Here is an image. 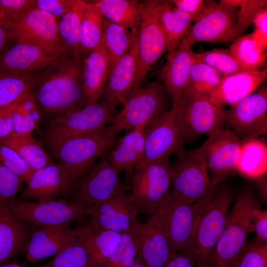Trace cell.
<instances>
[{
    "label": "cell",
    "mask_w": 267,
    "mask_h": 267,
    "mask_svg": "<svg viewBox=\"0 0 267 267\" xmlns=\"http://www.w3.org/2000/svg\"><path fill=\"white\" fill-rule=\"evenodd\" d=\"M238 8L210 0L180 43L192 48L199 42L227 43L241 36L238 31Z\"/></svg>",
    "instance_id": "obj_11"
},
{
    "label": "cell",
    "mask_w": 267,
    "mask_h": 267,
    "mask_svg": "<svg viewBox=\"0 0 267 267\" xmlns=\"http://www.w3.org/2000/svg\"><path fill=\"white\" fill-rule=\"evenodd\" d=\"M267 76L266 69L223 76L219 85L208 96L217 105H232L253 93Z\"/></svg>",
    "instance_id": "obj_25"
},
{
    "label": "cell",
    "mask_w": 267,
    "mask_h": 267,
    "mask_svg": "<svg viewBox=\"0 0 267 267\" xmlns=\"http://www.w3.org/2000/svg\"><path fill=\"white\" fill-rule=\"evenodd\" d=\"M0 202L16 219L37 227L70 224L86 217L84 207L62 199L29 201L14 198Z\"/></svg>",
    "instance_id": "obj_9"
},
{
    "label": "cell",
    "mask_w": 267,
    "mask_h": 267,
    "mask_svg": "<svg viewBox=\"0 0 267 267\" xmlns=\"http://www.w3.org/2000/svg\"><path fill=\"white\" fill-rule=\"evenodd\" d=\"M115 110L104 101L53 118L44 120L38 131L42 142L93 132L112 122Z\"/></svg>",
    "instance_id": "obj_8"
},
{
    "label": "cell",
    "mask_w": 267,
    "mask_h": 267,
    "mask_svg": "<svg viewBox=\"0 0 267 267\" xmlns=\"http://www.w3.org/2000/svg\"><path fill=\"white\" fill-rule=\"evenodd\" d=\"M177 109L188 142L200 135H209L226 123L227 110L206 95L188 96Z\"/></svg>",
    "instance_id": "obj_17"
},
{
    "label": "cell",
    "mask_w": 267,
    "mask_h": 267,
    "mask_svg": "<svg viewBox=\"0 0 267 267\" xmlns=\"http://www.w3.org/2000/svg\"><path fill=\"white\" fill-rule=\"evenodd\" d=\"M33 84L32 74L0 70V108L17 101Z\"/></svg>",
    "instance_id": "obj_41"
},
{
    "label": "cell",
    "mask_w": 267,
    "mask_h": 267,
    "mask_svg": "<svg viewBox=\"0 0 267 267\" xmlns=\"http://www.w3.org/2000/svg\"><path fill=\"white\" fill-rule=\"evenodd\" d=\"M226 125L241 141L267 134V89L263 86L227 110Z\"/></svg>",
    "instance_id": "obj_15"
},
{
    "label": "cell",
    "mask_w": 267,
    "mask_h": 267,
    "mask_svg": "<svg viewBox=\"0 0 267 267\" xmlns=\"http://www.w3.org/2000/svg\"><path fill=\"white\" fill-rule=\"evenodd\" d=\"M166 51L167 41L163 27L158 18L145 6L137 34L135 90L141 87L147 73Z\"/></svg>",
    "instance_id": "obj_19"
},
{
    "label": "cell",
    "mask_w": 267,
    "mask_h": 267,
    "mask_svg": "<svg viewBox=\"0 0 267 267\" xmlns=\"http://www.w3.org/2000/svg\"><path fill=\"white\" fill-rule=\"evenodd\" d=\"M85 212L89 219L87 224L90 228L121 233L127 231L137 221L138 214L127 191L103 202L85 207Z\"/></svg>",
    "instance_id": "obj_20"
},
{
    "label": "cell",
    "mask_w": 267,
    "mask_h": 267,
    "mask_svg": "<svg viewBox=\"0 0 267 267\" xmlns=\"http://www.w3.org/2000/svg\"><path fill=\"white\" fill-rule=\"evenodd\" d=\"M214 190L193 203L176 200L170 194L166 214L165 227L172 252L187 250L198 219L210 201Z\"/></svg>",
    "instance_id": "obj_18"
},
{
    "label": "cell",
    "mask_w": 267,
    "mask_h": 267,
    "mask_svg": "<svg viewBox=\"0 0 267 267\" xmlns=\"http://www.w3.org/2000/svg\"><path fill=\"white\" fill-rule=\"evenodd\" d=\"M103 17L98 9L87 0L80 28V43L83 61L102 42Z\"/></svg>",
    "instance_id": "obj_35"
},
{
    "label": "cell",
    "mask_w": 267,
    "mask_h": 267,
    "mask_svg": "<svg viewBox=\"0 0 267 267\" xmlns=\"http://www.w3.org/2000/svg\"><path fill=\"white\" fill-rule=\"evenodd\" d=\"M207 136L199 148L211 174V180L218 185L230 173L236 171L241 141L232 131L224 128Z\"/></svg>",
    "instance_id": "obj_16"
},
{
    "label": "cell",
    "mask_w": 267,
    "mask_h": 267,
    "mask_svg": "<svg viewBox=\"0 0 267 267\" xmlns=\"http://www.w3.org/2000/svg\"><path fill=\"white\" fill-rule=\"evenodd\" d=\"M110 69L109 57L102 42L84 61L83 87L87 105L94 104L101 98Z\"/></svg>",
    "instance_id": "obj_30"
},
{
    "label": "cell",
    "mask_w": 267,
    "mask_h": 267,
    "mask_svg": "<svg viewBox=\"0 0 267 267\" xmlns=\"http://www.w3.org/2000/svg\"><path fill=\"white\" fill-rule=\"evenodd\" d=\"M17 42L34 45L53 53L69 52L60 37L57 21L45 11L34 7L21 19L0 21Z\"/></svg>",
    "instance_id": "obj_13"
},
{
    "label": "cell",
    "mask_w": 267,
    "mask_h": 267,
    "mask_svg": "<svg viewBox=\"0 0 267 267\" xmlns=\"http://www.w3.org/2000/svg\"><path fill=\"white\" fill-rule=\"evenodd\" d=\"M252 232L256 234V239L261 242L267 241V211L260 206L253 212L251 220Z\"/></svg>",
    "instance_id": "obj_51"
},
{
    "label": "cell",
    "mask_w": 267,
    "mask_h": 267,
    "mask_svg": "<svg viewBox=\"0 0 267 267\" xmlns=\"http://www.w3.org/2000/svg\"><path fill=\"white\" fill-rule=\"evenodd\" d=\"M34 7L35 0H0V21H17Z\"/></svg>",
    "instance_id": "obj_47"
},
{
    "label": "cell",
    "mask_w": 267,
    "mask_h": 267,
    "mask_svg": "<svg viewBox=\"0 0 267 267\" xmlns=\"http://www.w3.org/2000/svg\"><path fill=\"white\" fill-rule=\"evenodd\" d=\"M266 0H241L238 8V31L241 35L253 23L257 14L267 8Z\"/></svg>",
    "instance_id": "obj_49"
},
{
    "label": "cell",
    "mask_w": 267,
    "mask_h": 267,
    "mask_svg": "<svg viewBox=\"0 0 267 267\" xmlns=\"http://www.w3.org/2000/svg\"><path fill=\"white\" fill-rule=\"evenodd\" d=\"M143 131L144 148L141 162L176 155L188 142L177 109L171 108L146 125Z\"/></svg>",
    "instance_id": "obj_12"
},
{
    "label": "cell",
    "mask_w": 267,
    "mask_h": 267,
    "mask_svg": "<svg viewBox=\"0 0 267 267\" xmlns=\"http://www.w3.org/2000/svg\"><path fill=\"white\" fill-rule=\"evenodd\" d=\"M70 54L69 52L53 53L34 45L17 42L0 54V70L33 74Z\"/></svg>",
    "instance_id": "obj_24"
},
{
    "label": "cell",
    "mask_w": 267,
    "mask_h": 267,
    "mask_svg": "<svg viewBox=\"0 0 267 267\" xmlns=\"http://www.w3.org/2000/svg\"><path fill=\"white\" fill-rule=\"evenodd\" d=\"M24 182L0 162V201L15 198L24 188Z\"/></svg>",
    "instance_id": "obj_48"
},
{
    "label": "cell",
    "mask_w": 267,
    "mask_h": 267,
    "mask_svg": "<svg viewBox=\"0 0 267 267\" xmlns=\"http://www.w3.org/2000/svg\"><path fill=\"white\" fill-rule=\"evenodd\" d=\"M117 139L107 126L86 134L44 141L43 144L56 163L67 169L76 184Z\"/></svg>",
    "instance_id": "obj_2"
},
{
    "label": "cell",
    "mask_w": 267,
    "mask_h": 267,
    "mask_svg": "<svg viewBox=\"0 0 267 267\" xmlns=\"http://www.w3.org/2000/svg\"><path fill=\"white\" fill-rule=\"evenodd\" d=\"M137 69V35L129 51L116 62L110 71L101 101L115 110L118 104H122L135 90Z\"/></svg>",
    "instance_id": "obj_23"
},
{
    "label": "cell",
    "mask_w": 267,
    "mask_h": 267,
    "mask_svg": "<svg viewBox=\"0 0 267 267\" xmlns=\"http://www.w3.org/2000/svg\"><path fill=\"white\" fill-rule=\"evenodd\" d=\"M158 18L166 34L168 55L177 49L196 17L175 7L169 0L142 1Z\"/></svg>",
    "instance_id": "obj_26"
},
{
    "label": "cell",
    "mask_w": 267,
    "mask_h": 267,
    "mask_svg": "<svg viewBox=\"0 0 267 267\" xmlns=\"http://www.w3.org/2000/svg\"><path fill=\"white\" fill-rule=\"evenodd\" d=\"M121 172L103 156L76 183L72 202L84 207L108 200L129 187L120 179Z\"/></svg>",
    "instance_id": "obj_14"
},
{
    "label": "cell",
    "mask_w": 267,
    "mask_h": 267,
    "mask_svg": "<svg viewBox=\"0 0 267 267\" xmlns=\"http://www.w3.org/2000/svg\"><path fill=\"white\" fill-rule=\"evenodd\" d=\"M87 1L75 0L70 9L58 22L60 37L68 51L74 59L83 61L80 43V28Z\"/></svg>",
    "instance_id": "obj_37"
},
{
    "label": "cell",
    "mask_w": 267,
    "mask_h": 267,
    "mask_svg": "<svg viewBox=\"0 0 267 267\" xmlns=\"http://www.w3.org/2000/svg\"><path fill=\"white\" fill-rule=\"evenodd\" d=\"M169 1L178 9L195 16L197 19L205 11L210 0H171Z\"/></svg>",
    "instance_id": "obj_52"
},
{
    "label": "cell",
    "mask_w": 267,
    "mask_h": 267,
    "mask_svg": "<svg viewBox=\"0 0 267 267\" xmlns=\"http://www.w3.org/2000/svg\"><path fill=\"white\" fill-rule=\"evenodd\" d=\"M0 144L15 150L34 171L55 162L43 143L31 134H11L0 139Z\"/></svg>",
    "instance_id": "obj_33"
},
{
    "label": "cell",
    "mask_w": 267,
    "mask_h": 267,
    "mask_svg": "<svg viewBox=\"0 0 267 267\" xmlns=\"http://www.w3.org/2000/svg\"><path fill=\"white\" fill-rule=\"evenodd\" d=\"M75 0H35V7L53 17L58 22L70 9Z\"/></svg>",
    "instance_id": "obj_50"
},
{
    "label": "cell",
    "mask_w": 267,
    "mask_h": 267,
    "mask_svg": "<svg viewBox=\"0 0 267 267\" xmlns=\"http://www.w3.org/2000/svg\"><path fill=\"white\" fill-rule=\"evenodd\" d=\"M170 193L145 222H134L128 229L137 258L147 267H164L173 252L168 239L165 217Z\"/></svg>",
    "instance_id": "obj_10"
},
{
    "label": "cell",
    "mask_w": 267,
    "mask_h": 267,
    "mask_svg": "<svg viewBox=\"0 0 267 267\" xmlns=\"http://www.w3.org/2000/svg\"><path fill=\"white\" fill-rule=\"evenodd\" d=\"M69 225L38 228L31 235L25 249L28 261L37 262L61 251L77 232V228L73 229Z\"/></svg>",
    "instance_id": "obj_28"
},
{
    "label": "cell",
    "mask_w": 267,
    "mask_h": 267,
    "mask_svg": "<svg viewBox=\"0 0 267 267\" xmlns=\"http://www.w3.org/2000/svg\"><path fill=\"white\" fill-rule=\"evenodd\" d=\"M27 267H29V266H27Z\"/></svg>",
    "instance_id": "obj_61"
},
{
    "label": "cell",
    "mask_w": 267,
    "mask_h": 267,
    "mask_svg": "<svg viewBox=\"0 0 267 267\" xmlns=\"http://www.w3.org/2000/svg\"><path fill=\"white\" fill-rule=\"evenodd\" d=\"M232 202V193L218 185L196 224L191 243L185 252L195 264H207L224 230Z\"/></svg>",
    "instance_id": "obj_3"
},
{
    "label": "cell",
    "mask_w": 267,
    "mask_h": 267,
    "mask_svg": "<svg viewBox=\"0 0 267 267\" xmlns=\"http://www.w3.org/2000/svg\"><path fill=\"white\" fill-rule=\"evenodd\" d=\"M129 184L130 199L138 213L153 215L171 192L170 157L139 162L133 170Z\"/></svg>",
    "instance_id": "obj_6"
},
{
    "label": "cell",
    "mask_w": 267,
    "mask_h": 267,
    "mask_svg": "<svg viewBox=\"0 0 267 267\" xmlns=\"http://www.w3.org/2000/svg\"><path fill=\"white\" fill-rule=\"evenodd\" d=\"M229 50L242 66L251 70L261 69L267 58L266 46L255 33L238 37L232 42Z\"/></svg>",
    "instance_id": "obj_39"
},
{
    "label": "cell",
    "mask_w": 267,
    "mask_h": 267,
    "mask_svg": "<svg viewBox=\"0 0 267 267\" xmlns=\"http://www.w3.org/2000/svg\"><path fill=\"white\" fill-rule=\"evenodd\" d=\"M260 205L253 193L244 190L229 211L223 233L207 264L230 267L245 247L252 232L253 211Z\"/></svg>",
    "instance_id": "obj_5"
},
{
    "label": "cell",
    "mask_w": 267,
    "mask_h": 267,
    "mask_svg": "<svg viewBox=\"0 0 267 267\" xmlns=\"http://www.w3.org/2000/svg\"><path fill=\"white\" fill-rule=\"evenodd\" d=\"M192 258L186 252H172L164 267H194Z\"/></svg>",
    "instance_id": "obj_54"
},
{
    "label": "cell",
    "mask_w": 267,
    "mask_h": 267,
    "mask_svg": "<svg viewBox=\"0 0 267 267\" xmlns=\"http://www.w3.org/2000/svg\"><path fill=\"white\" fill-rule=\"evenodd\" d=\"M194 62L205 63L223 76L252 71L242 66L234 57L229 49L215 48L195 53Z\"/></svg>",
    "instance_id": "obj_43"
},
{
    "label": "cell",
    "mask_w": 267,
    "mask_h": 267,
    "mask_svg": "<svg viewBox=\"0 0 267 267\" xmlns=\"http://www.w3.org/2000/svg\"><path fill=\"white\" fill-rule=\"evenodd\" d=\"M170 98L162 82L155 80L131 93L115 114L108 131L117 136L121 132L145 127L168 111Z\"/></svg>",
    "instance_id": "obj_4"
},
{
    "label": "cell",
    "mask_w": 267,
    "mask_h": 267,
    "mask_svg": "<svg viewBox=\"0 0 267 267\" xmlns=\"http://www.w3.org/2000/svg\"><path fill=\"white\" fill-rule=\"evenodd\" d=\"M38 228L16 219L0 202V266L25 251L31 235Z\"/></svg>",
    "instance_id": "obj_27"
},
{
    "label": "cell",
    "mask_w": 267,
    "mask_h": 267,
    "mask_svg": "<svg viewBox=\"0 0 267 267\" xmlns=\"http://www.w3.org/2000/svg\"><path fill=\"white\" fill-rule=\"evenodd\" d=\"M77 229L76 235L49 262L34 267H95Z\"/></svg>",
    "instance_id": "obj_40"
},
{
    "label": "cell",
    "mask_w": 267,
    "mask_h": 267,
    "mask_svg": "<svg viewBox=\"0 0 267 267\" xmlns=\"http://www.w3.org/2000/svg\"><path fill=\"white\" fill-rule=\"evenodd\" d=\"M223 77L222 73L213 67L203 63L194 62L189 72L187 97L193 94L209 96L219 85Z\"/></svg>",
    "instance_id": "obj_42"
},
{
    "label": "cell",
    "mask_w": 267,
    "mask_h": 267,
    "mask_svg": "<svg viewBox=\"0 0 267 267\" xmlns=\"http://www.w3.org/2000/svg\"><path fill=\"white\" fill-rule=\"evenodd\" d=\"M77 228L95 267H103L120 242L122 233L110 230L94 229L87 223Z\"/></svg>",
    "instance_id": "obj_32"
},
{
    "label": "cell",
    "mask_w": 267,
    "mask_h": 267,
    "mask_svg": "<svg viewBox=\"0 0 267 267\" xmlns=\"http://www.w3.org/2000/svg\"><path fill=\"white\" fill-rule=\"evenodd\" d=\"M44 119L41 107L28 91L16 102L12 112V134H32L40 129Z\"/></svg>",
    "instance_id": "obj_36"
},
{
    "label": "cell",
    "mask_w": 267,
    "mask_h": 267,
    "mask_svg": "<svg viewBox=\"0 0 267 267\" xmlns=\"http://www.w3.org/2000/svg\"><path fill=\"white\" fill-rule=\"evenodd\" d=\"M144 127L127 131L104 156L118 170L124 171L129 183L133 170L141 160L144 148Z\"/></svg>",
    "instance_id": "obj_29"
},
{
    "label": "cell",
    "mask_w": 267,
    "mask_h": 267,
    "mask_svg": "<svg viewBox=\"0 0 267 267\" xmlns=\"http://www.w3.org/2000/svg\"><path fill=\"white\" fill-rule=\"evenodd\" d=\"M192 48L179 44L168 55L160 72V79L171 100L172 108L177 109L187 97L190 70L194 62Z\"/></svg>",
    "instance_id": "obj_22"
},
{
    "label": "cell",
    "mask_w": 267,
    "mask_h": 267,
    "mask_svg": "<svg viewBox=\"0 0 267 267\" xmlns=\"http://www.w3.org/2000/svg\"><path fill=\"white\" fill-rule=\"evenodd\" d=\"M27 266L23 264L15 262L6 263L0 266V267H27Z\"/></svg>",
    "instance_id": "obj_58"
},
{
    "label": "cell",
    "mask_w": 267,
    "mask_h": 267,
    "mask_svg": "<svg viewBox=\"0 0 267 267\" xmlns=\"http://www.w3.org/2000/svg\"><path fill=\"white\" fill-rule=\"evenodd\" d=\"M201 267H216V266H212V265H210L206 264V265H205L204 266H203Z\"/></svg>",
    "instance_id": "obj_60"
},
{
    "label": "cell",
    "mask_w": 267,
    "mask_h": 267,
    "mask_svg": "<svg viewBox=\"0 0 267 267\" xmlns=\"http://www.w3.org/2000/svg\"><path fill=\"white\" fill-rule=\"evenodd\" d=\"M16 102L0 108V139L6 137L12 134L11 113Z\"/></svg>",
    "instance_id": "obj_53"
},
{
    "label": "cell",
    "mask_w": 267,
    "mask_h": 267,
    "mask_svg": "<svg viewBox=\"0 0 267 267\" xmlns=\"http://www.w3.org/2000/svg\"><path fill=\"white\" fill-rule=\"evenodd\" d=\"M83 63L70 54L33 74L34 84L29 92L41 107L44 120L87 105L83 87Z\"/></svg>",
    "instance_id": "obj_1"
},
{
    "label": "cell",
    "mask_w": 267,
    "mask_h": 267,
    "mask_svg": "<svg viewBox=\"0 0 267 267\" xmlns=\"http://www.w3.org/2000/svg\"><path fill=\"white\" fill-rule=\"evenodd\" d=\"M171 163V197L193 203L212 192L217 186L211 180L200 149H184L175 155Z\"/></svg>",
    "instance_id": "obj_7"
},
{
    "label": "cell",
    "mask_w": 267,
    "mask_h": 267,
    "mask_svg": "<svg viewBox=\"0 0 267 267\" xmlns=\"http://www.w3.org/2000/svg\"><path fill=\"white\" fill-rule=\"evenodd\" d=\"M235 171L249 178L264 177L267 172V144L258 138L241 141Z\"/></svg>",
    "instance_id": "obj_34"
},
{
    "label": "cell",
    "mask_w": 267,
    "mask_h": 267,
    "mask_svg": "<svg viewBox=\"0 0 267 267\" xmlns=\"http://www.w3.org/2000/svg\"><path fill=\"white\" fill-rule=\"evenodd\" d=\"M10 40H14L11 32L6 28L0 24V52L7 42Z\"/></svg>",
    "instance_id": "obj_56"
},
{
    "label": "cell",
    "mask_w": 267,
    "mask_h": 267,
    "mask_svg": "<svg viewBox=\"0 0 267 267\" xmlns=\"http://www.w3.org/2000/svg\"><path fill=\"white\" fill-rule=\"evenodd\" d=\"M21 192V200L56 199L72 193L75 184L63 166L54 162L35 171Z\"/></svg>",
    "instance_id": "obj_21"
},
{
    "label": "cell",
    "mask_w": 267,
    "mask_h": 267,
    "mask_svg": "<svg viewBox=\"0 0 267 267\" xmlns=\"http://www.w3.org/2000/svg\"><path fill=\"white\" fill-rule=\"evenodd\" d=\"M267 8L261 10L256 15L254 20L257 31L267 39Z\"/></svg>",
    "instance_id": "obj_55"
},
{
    "label": "cell",
    "mask_w": 267,
    "mask_h": 267,
    "mask_svg": "<svg viewBox=\"0 0 267 267\" xmlns=\"http://www.w3.org/2000/svg\"><path fill=\"white\" fill-rule=\"evenodd\" d=\"M0 162L27 183L35 171L13 149L0 144Z\"/></svg>",
    "instance_id": "obj_46"
},
{
    "label": "cell",
    "mask_w": 267,
    "mask_h": 267,
    "mask_svg": "<svg viewBox=\"0 0 267 267\" xmlns=\"http://www.w3.org/2000/svg\"><path fill=\"white\" fill-rule=\"evenodd\" d=\"M230 267H267V243L256 239L247 243Z\"/></svg>",
    "instance_id": "obj_44"
},
{
    "label": "cell",
    "mask_w": 267,
    "mask_h": 267,
    "mask_svg": "<svg viewBox=\"0 0 267 267\" xmlns=\"http://www.w3.org/2000/svg\"><path fill=\"white\" fill-rule=\"evenodd\" d=\"M130 267H147L138 258H136L134 263Z\"/></svg>",
    "instance_id": "obj_59"
},
{
    "label": "cell",
    "mask_w": 267,
    "mask_h": 267,
    "mask_svg": "<svg viewBox=\"0 0 267 267\" xmlns=\"http://www.w3.org/2000/svg\"><path fill=\"white\" fill-rule=\"evenodd\" d=\"M241 0H222L220 3L226 6L238 8Z\"/></svg>",
    "instance_id": "obj_57"
},
{
    "label": "cell",
    "mask_w": 267,
    "mask_h": 267,
    "mask_svg": "<svg viewBox=\"0 0 267 267\" xmlns=\"http://www.w3.org/2000/svg\"><path fill=\"white\" fill-rule=\"evenodd\" d=\"M102 42L110 61V73L116 62L130 49L137 34L103 18ZM110 74V73H109Z\"/></svg>",
    "instance_id": "obj_38"
},
{
    "label": "cell",
    "mask_w": 267,
    "mask_h": 267,
    "mask_svg": "<svg viewBox=\"0 0 267 267\" xmlns=\"http://www.w3.org/2000/svg\"><path fill=\"white\" fill-rule=\"evenodd\" d=\"M99 10L103 17L138 33L145 6L142 1L135 0H89Z\"/></svg>",
    "instance_id": "obj_31"
},
{
    "label": "cell",
    "mask_w": 267,
    "mask_h": 267,
    "mask_svg": "<svg viewBox=\"0 0 267 267\" xmlns=\"http://www.w3.org/2000/svg\"><path fill=\"white\" fill-rule=\"evenodd\" d=\"M136 255L134 239L128 230L122 233L120 242L103 267H130Z\"/></svg>",
    "instance_id": "obj_45"
}]
</instances>
